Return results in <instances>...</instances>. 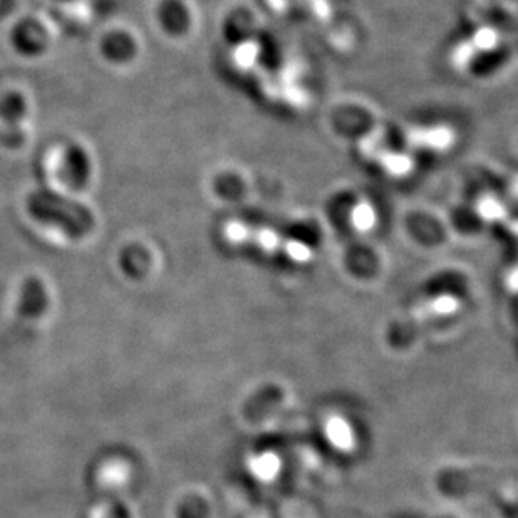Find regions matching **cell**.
Instances as JSON below:
<instances>
[{"instance_id":"3957f363","label":"cell","mask_w":518,"mask_h":518,"mask_svg":"<svg viewBox=\"0 0 518 518\" xmlns=\"http://www.w3.org/2000/svg\"><path fill=\"white\" fill-rule=\"evenodd\" d=\"M277 468H279V460H277L274 455H265L259 460L257 472H259L262 477L270 478L274 477L275 473H277Z\"/></svg>"},{"instance_id":"7a4b0ae2","label":"cell","mask_w":518,"mask_h":518,"mask_svg":"<svg viewBox=\"0 0 518 518\" xmlns=\"http://www.w3.org/2000/svg\"><path fill=\"white\" fill-rule=\"evenodd\" d=\"M354 225L358 230L364 232V230H369V228H373L374 225V210L373 208L366 205V203H361L353 213Z\"/></svg>"},{"instance_id":"277c9868","label":"cell","mask_w":518,"mask_h":518,"mask_svg":"<svg viewBox=\"0 0 518 518\" xmlns=\"http://www.w3.org/2000/svg\"><path fill=\"white\" fill-rule=\"evenodd\" d=\"M289 252H291V255H294L296 259L304 260L309 257V249H307L306 245L301 244H292L291 247H289Z\"/></svg>"},{"instance_id":"6da1fadb","label":"cell","mask_w":518,"mask_h":518,"mask_svg":"<svg viewBox=\"0 0 518 518\" xmlns=\"http://www.w3.org/2000/svg\"><path fill=\"white\" fill-rule=\"evenodd\" d=\"M327 435H329V440L331 443L337 446V448H341V450H348L353 446V436H351V430H349V426L344 423V421L332 420L329 425H327Z\"/></svg>"}]
</instances>
